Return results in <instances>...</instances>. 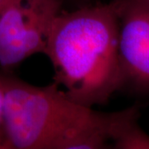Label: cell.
Here are the masks:
<instances>
[{
  "mask_svg": "<svg viewBox=\"0 0 149 149\" xmlns=\"http://www.w3.org/2000/svg\"><path fill=\"white\" fill-rule=\"evenodd\" d=\"M0 79L3 148L118 149L139 127L137 106L103 113L70 100L54 82L40 87Z\"/></svg>",
  "mask_w": 149,
  "mask_h": 149,
  "instance_id": "1",
  "label": "cell"
},
{
  "mask_svg": "<svg viewBox=\"0 0 149 149\" xmlns=\"http://www.w3.org/2000/svg\"><path fill=\"white\" fill-rule=\"evenodd\" d=\"M118 30L116 0L56 18L44 54L53 65L54 83L70 100L104 104L122 89Z\"/></svg>",
  "mask_w": 149,
  "mask_h": 149,
  "instance_id": "2",
  "label": "cell"
},
{
  "mask_svg": "<svg viewBox=\"0 0 149 149\" xmlns=\"http://www.w3.org/2000/svg\"><path fill=\"white\" fill-rule=\"evenodd\" d=\"M60 0H8L0 14V66L9 69L45 52Z\"/></svg>",
  "mask_w": 149,
  "mask_h": 149,
  "instance_id": "3",
  "label": "cell"
},
{
  "mask_svg": "<svg viewBox=\"0 0 149 149\" xmlns=\"http://www.w3.org/2000/svg\"><path fill=\"white\" fill-rule=\"evenodd\" d=\"M123 87L149 93V0H116Z\"/></svg>",
  "mask_w": 149,
  "mask_h": 149,
  "instance_id": "4",
  "label": "cell"
},
{
  "mask_svg": "<svg viewBox=\"0 0 149 149\" xmlns=\"http://www.w3.org/2000/svg\"><path fill=\"white\" fill-rule=\"evenodd\" d=\"M3 84L0 79V131H3V126H2V114H3ZM0 148H3V139L1 136L0 133Z\"/></svg>",
  "mask_w": 149,
  "mask_h": 149,
  "instance_id": "5",
  "label": "cell"
},
{
  "mask_svg": "<svg viewBox=\"0 0 149 149\" xmlns=\"http://www.w3.org/2000/svg\"><path fill=\"white\" fill-rule=\"evenodd\" d=\"M7 2H8V0H0V14H1L5 4L7 3Z\"/></svg>",
  "mask_w": 149,
  "mask_h": 149,
  "instance_id": "6",
  "label": "cell"
}]
</instances>
